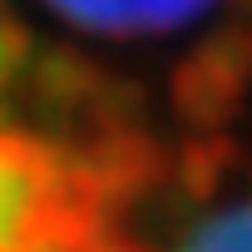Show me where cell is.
I'll list each match as a JSON object with an SVG mask.
<instances>
[{
  "label": "cell",
  "mask_w": 252,
  "mask_h": 252,
  "mask_svg": "<svg viewBox=\"0 0 252 252\" xmlns=\"http://www.w3.org/2000/svg\"><path fill=\"white\" fill-rule=\"evenodd\" d=\"M30 55H35L30 30H25L15 15H0V94H5L10 84H20V79H25Z\"/></svg>",
  "instance_id": "cell-4"
},
{
  "label": "cell",
  "mask_w": 252,
  "mask_h": 252,
  "mask_svg": "<svg viewBox=\"0 0 252 252\" xmlns=\"http://www.w3.org/2000/svg\"><path fill=\"white\" fill-rule=\"evenodd\" d=\"M178 252H252V198L208 213V218L183 237Z\"/></svg>",
  "instance_id": "cell-3"
},
{
  "label": "cell",
  "mask_w": 252,
  "mask_h": 252,
  "mask_svg": "<svg viewBox=\"0 0 252 252\" xmlns=\"http://www.w3.org/2000/svg\"><path fill=\"white\" fill-rule=\"evenodd\" d=\"M104 168L0 124V252H99Z\"/></svg>",
  "instance_id": "cell-1"
},
{
  "label": "cell",
  "mask_w": 252,
  "mask_h": 252,
  "mask_svg": "<svg viewBox=\"0 0 252 252\" xmlns=\"http://www.w3.org/2000/svg\"><path fill=\"white\" fill-rule=\"evenodd\" d=\"M45 5L60 20L109 40H149V35H173L193 25L218 0H45Z\"/></svg>",
  "instance_id": "cell-2"
}]
</instances>
